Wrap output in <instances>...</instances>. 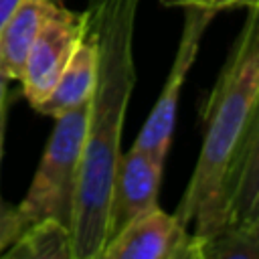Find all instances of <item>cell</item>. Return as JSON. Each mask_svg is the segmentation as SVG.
Wrapping results in <instances>:
<instances>
[{
    "instance_id": "cell-5",
    "label": "cell",
    "mask_w": 259,
    "mask_h": 259,
    "mask_svg": "<svg viewBox=\"0 0 259 259\" xmlns=\"http://www.w3.org/2000/svg\"><path fill=\"white\" fill-rule=\"evenodd\" d=\"M89 30V12H73L61 2L42 22L20 77L22 95L34 107L59 81Z\"/></svg>"
},
{
    "instance_id": "cell-16",
    "label": "cell",
    "mask_w": 259,
    "mask_h": 259,
    "mask_svg": "<svg viewBox=\"0 0 259 259\" xmlns=\"http://www.w3.org/2000/svg\"><path fill=\"white\" fill-rule=\"evenodd\" d=\"M212 0H162L164 6H180V8H188V6H208L210 8Z\"/></svg>"
},
{
    "instance_id": "cell-17",
    "label": "cell",
    "mask_w": 259,
    "mask_h": 259,
    "mask_svg": "<svg viewBox=\"0 0 259 259\" xmlns=\"http://www.w3.org/2000/svg\"><path fill=\"white\" fill-rule=\"evenodd\" d=\"M247 229V233L251 235V239L255 241V245H257V249H259V214H257V219L249 225V227H245Z\"/></svg>"
},
{
    "instance_id": "cell-2",
    "label": "cell",
    "mask_w": 259,
    "mask_h": 259,
    "mask_svg": "<svg viewBox=\"0 0 259 259\" xmlns=\"http://www.w3.org/2000/svg\"><path fill=\"white\" fill-rule=\"evenodd\" d=\"M259 105V6L249 8L245 26L208 95L204 138L176 206V217L200 239L227 227L225 192L233 160Z\"/></svg>"
},
{
    "instance_id": "cell-8",
    "label": "cell",
    "mask_w": 259,
    "mask_h": 259,
    "mask_svg": "<svg viewBox=\"0 0 259 259\" xmlns=\"http://www.w3.org/2000/svg\"><path fill=\"white\" fill-rule=\"evenodd\" d=\"M225 210L227 227L235 229L249 227L259 214V105L231 166Z\"/></svg>"
},
{
    "instance_id": "cell-4",
    "label": "cell",
    "mask_w": 259,
    "mask_h": 259,
    "mask_svg": "<svg viewBox=\"0 0 259 259\" xmlns=\"http://www.w3.org/2000/svg\"><path fill=\"white\" fill-rule=\"evenodd\" d=\"M184 12L186 14H184L182 34H180L178 49H176L174 61L170 65L166 83L146 119V123L142 125L140 134L134 142V146H138L162 160H166L168 152H170L182 85L186 81L190 67L196 61L200 40L206 32L208 24L217 16V10H212L208 6H188V8H184Z\"/></svg>"
},
{
    "instance_id": "cell-12",
    "label": "cell",
    "mask_w": 259,
    "mask_h": 259,
    "mask_svg": "<svg viewBox=\"0 0 259 259\" xmlns=\"http://www.w3.org/2000/svg\"><path fill=\"white\" fill-rule=\"evenodd\" d=\"M6 123H8V111L0 117V164H2V154H4V136H6ZM22 223L18 219L16 206H10L4 202L0 194V257L4 251L16 241V237L22 233Z\"/></svg>"
},
{
    "instance_id": "cell-11",
    "label": "cell",
    "mask_w": 259,
    "mask_h": 259,
    "mask_svg": "<svg viewBox=\"0 0 259 259\" xmlns=\"http://www.w3.org/2000/svg\"><path fill=\"white\" fill-rule=\"evenodd\" d=\"M6 259H75L71 227L57 219H42L22 229L4 251Z\"/></svg>"
},
{
    "instance_id": "cell-14",
    "label": "cell",
    "mask_w": 259,
    "mask_h": 259,
    "mask_svg": "<svg viewBox=\"0 0 259 259\" xmlns=\"http://www.w3.org/2000/svg\"><path fill=\"white\" fill-rule=\"evenodd\" d=\"M20 2L22 0H0V30L10 20V16L16 12V8L20 6Z\"/></svg>"
},
{
    "instance_id": "cell-3",
    "label": "cell",
    "mask_w": 259,
    "mask_h": 259,
    "mask_svg": "<svg viewBox=\"0 0 259 259\" xmlns=\"http://www.w3.org/2000/svg\"><path fill=\"white\" fill-rule=\"evenodd\" d=\"M87 113L89 103L55 117V127L30 186L16 206L22 227L42 219H57L67 227L73 225Z\"/></svg>"
},
{
    "instance_id": "cell-1",
    "label": "cell",
    "mask_w": 259,
    "mask_h": 259,
    "mask_svg": "<svg viewBox=\"0 0 259 259\" xmlns=\"http://www.w3.org/2000/svg\"><path fill=\"white\" fill-rule=\"evenodd\" d=\"M140 0H91L89 24L99 45V73L89 101L73 212L75 259H101L111 237L109 202L121 156V132L136 87L134 34Z\"/></svg>"
},
{
    "instance_id": "cell-10",
    "label": "cell",
    "mask_w": 259,
    "mask_h": 259,
    "mask_svg": "<svg viewBox=\"0 0 259 259\" xmlns=\"http://www.w3.org/2000/svg\"><path fill=\"white\" fill-rule=\"evenodd\" d=\"M57 4L55 0H22L0 30V71L8 81H20L30 47Z\"/></svg>"
},
{
    "instance_id": "cell-7",
    "label": "cell",
    "mask_w": 259,
    "mask_h": 259,
    "mask_svg": "<svg viewBox=\"0 0 259 259\" xmlns=\"http://www.w3.org/2000/svg\"><path fill=\"white\" fill-rule=\"evenodd\" d=\"M162 158L132 146L121 152L111 186L109 202V231L111 235L132 219L160 206V184L164 174Z\"/></svg>"
},
{
    "instance_id": "cell-18",
    "label": "cell",
    "mask_w": 259,
    "mask_h": 259,
    "mask_svg": "<svg viewBox=\"0 0 259 259\" xmlns=\"http://www.w3.org/2000/svg\"><path fill=\"white\" fill-rule=\"evenodd\" d=\"M55 2H63V0H55Z\"/></svg>"
},
{
    "instance_id": "cell-6",
    "label": "cell",
    "mask_w": 259,
    "mask_h": 259,
    "mask_svg": "<svg viewBox=\"0 0 259 259\" xmlns=\"http://www.w3.org/2000/svg\"><path fill=\"white\" fill-rule=\"evenodd\" d=\"M101 259H202V241L176 212L156 206L117 229Z\"/></svg>"
},
{
    "instance_id": "cell-13",
    "label": "cell",
    "mask_w": 259,
    "mask_h": 259,
    "mask_svg": "<svg viewBox=\"0 0 259 259\" xmlns=\"http://www.w3.org/2000/svg\"><path fill=\"white\" fill-rule=\"evenodd\" d=\"M259 6V0H212L210 8L221 12V10H231V8H255Z\"/></svg>"
},
{
    "instance_id": "cell-9",
    "label": "cell",
    "mask_w": 259,
    "mask_h": 259,
    "mask_svg": "<svg viewBox=\"0 0 259 259\" xmlns=\"http://www.w3.org/2000/svg\"><path fill=\"white\" fill-rule=\"evenodd\" d=\"M97 73H99V45L89 24L85 38L81 40L73 59L61 73L59 81L49 91V95L34 105V109L40 115L55 119L75 107L89 103L95 93Z\"/></svg>"
},
{
    "instance_id": "cell-15",
    "label": "cell",
    "mask_w": 259,
    "mask_h": 259,
    "mask_svg": "<svg viewBox=\"0 0 259 259\" xmlns=\"http://www.w3.org/2000/svg\"><path fill=\"white\" fill-rule=\"evenodd\" d=\"M8 83L10 81L0 71V117L8 111V105H10V101H8Z\"/></svg>"
}]
</instances>
